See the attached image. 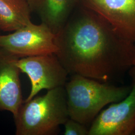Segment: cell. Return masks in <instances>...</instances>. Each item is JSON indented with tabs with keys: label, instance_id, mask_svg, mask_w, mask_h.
Here are the masks:
<instances>
[{
	"label": "cell",
	"instance_id": "obj_6",
	"mask_svg": "<svg viewBox=\"0 0 135 135\" xmlns=\"http://www.w3.org/2000/svg\"><path fill=\"white\" fill-rule=\"evenodd\" d=\"M135 135V79L130 93L122 101L110 104L91 123L89 135Z\"/></svg>",
	"mask_w": 135,
	"mask_h": 135
},
{
	"label": "cell",
	"instance_id": "obj_7",
	"mask_svg": "<svg viewBox=\"0 0 135 135\" xmlns=\"http://www.w3.org/2000/svg\"><path fill=\"white\" fill-rule=\"evenodd\" d=\"M87 7L135 44V0H84Z\"/></svg>",
	"mask_w": 135,
	"mask_h": 135
},
{
	"label": "cell",
	"instance_id": "obj_9",
	"mask_svg": "<svg viewBox=\"0 0 135 135\" xmlns=\"http://www.w3.org/2000/svg\"><path fill=\"white\" fill-rule=\"evenodd\" d=\"M31 23L26 0H0V30L14 32Z\"/></svg>",
	"mask_w": 135,
	"mask_h": 135
},
{
	"label": "cell",
	"instance_id": "obj_11",
	"mask_svg": "<svg viewBox=\"0 0 135 135\" xmlns=\"http://www.w3.org/2000/svg\"><path fill=\"white\" fill-rule=\"evenodd\" d=\"M64 125L65 135H89V129L86 125L70 118Z\"/></svg>",
	"mask_w": 135,
	"mask_h": 135
},
{
	"label": "cell",
	"instance_id": "obj_2",
	"mask_svg": "<svg viewBox=\"0 0 135 135\" xmlns=\"http://www.w3.org/2000/svg\"><path fill=\"white\" fill-rule=\"evenodd\" d=\"M64 87L69 118L85 125L91 124L105 107L125 98L132 88L77 74L71 75Z\"/></svg>",
	"mask_w": 135,
	"mask_h": 135
},
{
	"label": "cell",
	"instance_id": "obj_10",
	"mask_svg": "<svg viewBox=\"0 0 135 135\" xmlns=\"http://www.w3.org/2000/svg\"><path fill=\"white\" fill-rule=\"evenodd\" d=\"M75 0H44L45 22L54 33L62 29L68 10Z\"/></svg>",
	"mask_w": 135,
	"mask_h": 135
},
{
	"label": "cell",
	"instance_id": "obj_5",
	"mask_svg": "<svg viewBox=\"0 0 135 135\" xmlns=\"http://www.w3.org/2000/svg\"><path fill=\"white\" fill-rule=\"evenodd\" d=\"M17 66L31 81V89L25 101L30 100L42 90L64 87L67 82L69 74L55 54L19 58Z\"/></svg>",
	"mask_w": 135,
	"mask_h": 135
},
{
	"label": "cell",
	"instance_id": "obj_12",
	"mask_svg": "<svg viewBox=\"0 0 135 135\" xmlns=\"http://www.w3.org/2000/svg\"><path fill=\"white\" fill-rule=\"evenodd\" d=\"M131 69H133V79H135V56L134 59V60H133V66H132V67Z\"/></svg>",
	"mask_w": 135,
	"mask_h": 135
},
{
	"label": "cell",
	"instance_id": "obj_4",
	"mask_svg": "<svg viewBox=\"0 0 135 135\" xmlns=\"http://www.w3.org/2000/svg\"><path fill=\"white\" fill-rule=\"evenodd\" d=\"M56 34L44 23H31L13 33L0 35V48L18 58H22L58 52Z\"/></svg>",
	"mask_w": 135,
	"mask_h": 135
},
{
	"label": "cell",
	"instance_id": "obj_8",
	"mask_svg": "<svg viewBox=\"0 0 135 135\" xmlns=\"http://www.w3.org/2000/svg\"><path fill=\"white\" fill-rule=\"evenodd\" d=\"M19 58L0 48V111L16 115L23 103L17 62Z\"/></svg>",
	"mask_w": 135,
	"mask_h": 135
},
{
	"label": "cell",
	"instance_id": "obj_3",
	"mask_svg": "<svg viewBox=\"0 0 135 135\" xmlns=\"http://www.w3.org/2000/svg\"><path fill=\"white\" fill-rule=\"evenodd\" d=\"M69 118L64 87L23 103L14 117L16 135H55Z\"/></svg>",
	"mask_w": 135,
	"mask_h": 135
},
{
	"label": "cell",
	"instance_id": "obj_1",
	"mask_svg": "<svg viewBox=\"0 0 135 135\" xmlns=\"http://www.w3.org/2000/svg\"><path fill=\"white\" fill-rule=\"evenodd\" d=\"M55 42L56 55L69 74L100 82L123 77L135 57V44L96 13L74 20L56 34Z\"/></svg>",
	"mask_w": 135,
	"mask_h": 135
}]
</instances>
